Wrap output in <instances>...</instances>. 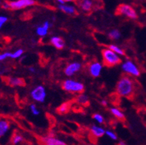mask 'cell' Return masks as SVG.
<instances>
[{
    "label": "cell",
    "mask_w": 146,
    "mask_h": 145,
    "mask_svg": "<svg viewBox=\"0 0 146 145\" xmlns=\"http://www.w3.org/2000/svg\"><path fill=\"white\" fill-rule=\"evenodd\" d=\"M135 90L134 81L128 75H123L117 81L116 92L121 97L128 98L133 95Z\"/></svg>",
    "instance_id": "6da1fadb"
},
{
    "label": "cell",
    "mask_w": 146,
    "mask_h": 145,
    "mask_svg": "<svg viewBox=\"0 0 146 145\" xmlns=\"http://www.w3.org/2000/svg\"><path fill=\"white\" fill-rule=\"evenodd\" d=\"M62 87L65 91L70 93L80 94L85 90V85L82 82L74 79H67L62 81Z\"/></svg>",
    "instance_id": "7a4b0ae2"
},
{
    "label": "cell",
    "mask_w": 146,
    "mask_h": 145,
    "mask_svg": "<svg viewBox=\"0 0 146 145\" xmlns=\"http://www.w3.org/2000/svg\"><path fill=\"white\" fill-rule=\"evenodd\" d=\"M102 56L104 64H106V66H116L117 64H120L122 62L121 57L119 56H118L117 53H115L108 48L102 49Z\"/></svg>",
    "instance_id": "3957f363"
},
{
    "label": "cell",
    "mask_w": 146,
    "mask_h": 145,
    "mask_svg": "<svg viewBox=\"0 0 146 145\" xmlns=\"http://www.w3.org/2000/svg\"><path fill=\"white\" fill-rule=\"evenodd\" d=\"M121 69L126 75L133 76V77H139L141 74L139 67L137 66L133 60L131 59H125L121 64Z\"/></svg>",
    "instance_id": "277c9868"
},
{
    "label": "cell",
    "mask_w": 146,
    "mask_h": 145,
    "mask_svg": "<svg viewBox=\"0 0 146 145\" xmlns=\"http://www.w3.org/2000/svg\"><path fill=\"white\" fill-rule=\"evenodd\" d=\"M35 3L36 2L34 0H15V1L4 2L2 7L4 9L21 10L34 5Z\"/></svg>",
    "instance_id": "5b68a950"
},
{
    "label": "cell",
    "mask_w": 146,
    "mask_h": 145,
    "mask_svg": "<svg viewBox=\"0 0 146 145\" xmlns=\"http://www.w3.org/2000/svg\"><path fill=\"white\" fill-rule=\"evenodd\" d=\"M30 96L35 102L44 103L47 98V90L45 87L42 85H36L31 90Z\"/></svg>",
    "instance_id": "8992f818"
},
{
    "label": "cell",
    "mask_w": 146,
    "mask_h": 145,
    "mask_svg": "<svg viewBox=\"0 0 146 145\" xmlns=\"http://www.w3.org/2000/svg\"><path fill=\"white\" fill-rule=\"evenodd\" d=\"M117 12L119 15L130 19H137L138 17L136 10L128 4H121L118 6Z\"/></svg>",
    "instance_id": "52a82bcc"
},
{
    "label": "cell",
    "mask_w": 146,
    "mask_h": 145,
    "mask_svg": "<svg viewBox=\"0 0 146 145\" xmlns=\"http://www.w3.org/2000/svg\"><path fill=\"white\" fill-rule=\"evenodd\" d=\"M82 68V64L80 61H73L68 63L64 69V73L66 76L70 78L80 72Z\"/></svg>",
    "instance_id": "ba28073f"
},
{
    "label": "cell",
    "mask_w": 146,
    "mask_h": 145,
    "mask_svg": "<svg viewBox=\"0 0 146 145\" xmlns=\"http://www.w3.org/2000/svg\"><path fill=\"white\" fill-rule=\"evenodd\" d=\"M102 70H103V64L99 61H94L91 62L88 68L89 74L94 78L99 77L101 75Z\"/></svg>",
    "instance_id": "9c48e42d"
},
{
    "label": "cell",
    "mask_w": 146,
    "mask_h": 145,
    "mask_svg": "<svg viewBox=\"0 0 146 145\" xmlns=\"http://www.w3.org/2000/svg\"><path fill=\"white\" fill-rule=\"evenodd\" d=\"M51 23L50 21L46 20L43 22L42 24H39L36 28V33L39 37H45L48 34L49 29L51 28Z\"/></svg>",
    "instance_id": "30bf717a"
},
{
    "label": "cell",
    "mask_w": 146,
    "mask_h": 145,
    "mask_svg": "<svg viewBox=\"0 0 146 145\" xmlns=\"http://www.w3.org/2000/svg\"><path fill=\"white\" fill-rule=\"evenodd\" d=\"M42 142L44 144H55V145H66V144L63 142L62 140H60L59 138H56L54 134H50L45 136L44 137H42L41 138Z\"/></svg>",
    "instance_id": "8fae6325"
},
{
    "label": "cell",
    "mask_w": 146,
    "mask_h": 145,
    "mask_svg": "<svg viewBox=\"0 0 146 145\" xmlns=\"http://www.w3.org/2000/svg\"><path fill=\"white\" fill-rule=\"evenodd\" d=\"M90 132L95 138H101L106 134V129L100 125L92 124L90 127Z\"/></svg>",
    "instance_id": "7c38bea8"
},
{
    "label": "cell",
    "mask_w": 146,
    "mask_h": 145,
    "mask_svg": "<svg viewBox=\"0 0 146 145\" xmlns=\"http://www.w3.org/2000/svg\"><path fill=\"white\" fill-rule=\"evenodd\" d=\"M57 8L63 13L68 15H74L76 13V7L73 5H70V4L65 3L63 4V5L57 4Z\"/></svg>",
    "instance_id": "4fadbf2b"
},
{
    "label": "cell",
    "mask_w": 146,
    "mask_h": 145,
    "mask_svg": "<svg viewBox=\"0 0 146 145\" xmlns=\"http://www.w3.org/2000/svg\"><path fill=\"white\" fill-rule=\"evenodd\" d=\"M50 43L56 49L62 50L65 48V43L64 39L61 36H53L50 38Z\"/></svg>",
    "instance_id": "5bb4252c"
},
{
    "label": "cell",
    "mask_w": 146,
    "mask_h": 145,
    "mask_svg": "<svg viewBox=\"0 0 146 145\" xmlns=\"http://www.w3.org/2000/svg\"><path fill=\"white\" fill-rule=\"evenodd\" d=\"M11 123L5 119H0V138H2L9 132Z\"/></svg>",
    "instance_id": "9a60e30c"
},
{
    "label": "cell",
    "mask_w": 146,
    "mask_h": 145,
    "mask_svg": "<svg viewBox=\"0 0 146 145\" xmlns=\"http://www.w3.org/2000/svg\"><path fill=\"white\" fill-rule=\"evenodd\" d=\"M80 9L84 12H89L91 11L94 6V2L91 0H82L78 3Z\"/></svg>",
    "instance_id": "2e32d148"
},
{
    "label": "cell",
    "mask_w": 146,
    "mask_h": 145,
    "mask_svg": "<svg viewBox=\"0 0 146 145\" xmlns=\"http://www.w3.org/2000/svg\"><path fill=\"white\" fill-rule=\"evenodd\" d=\"M7 83L11 87H22L25 85V81L22 78L12 76L7 79Z\"/></svg>",
    "instance_id": "e0dca14e"
},
{
    "label": "cell",
    "mask_w": 146,
    "mask_h": 145,
    "mask_svg": "<svg viewBox=\"0 0 146 145\" xmlns=\"http://www.w3.org/2000/svg\"><path fill=\"white\" fill-rule=\"evenodd\" d=\"M110 112L115 118H117V119L123 120L125 117L123 111L121 110L119 108H118V107H111L110 108Z\"/></svg>",
    "instance_id": "ac0fdd59"
},
{
    "label": "cell",
    "mask_w": 146,
    "mask_h": 145,
    "mask_svg": "<svg viewBox=\"0 0 146 145\" xmlns=\"http://www.w3.org/2000/svg\"><path fill=\"white\" fill-rule=\"evenodd\" d=\"M75 101L78 105H86L89 102V97L88 95L82 93L78 94V96L75 99Z\"/></svg>",
    "instance_id": "d6986e66"
},
{
    "label": "cell",
    "mask_w": 146,
    "mask_h": 145,
    "mask_svg": "<svg viewBox=\"0 0 146 145\" xmlns=\"http://www.w3.org/2000/svg\"><path fill=\"white\" fill-rule=\"evenodd\" d=\"M108 48H109L110 50H112L113 52H114L115 53H117V55L119 56H125V54L123 48L118 46V45H117V44H109V45L108 46Z\"/></svg>",
    "instance_id": "ffe728a7"
},
{
    "label": "cell",
    "mask_w": 146,
    "mask_h": 145,
    "mask_svg": "<svg viewBox=\"0 0 146 145\" xmlns=\"http://www.w3.org/2000/svg\"><path fill=\"white\" fill-rule=\"evenodd\" d=\"M108 36L109 39H111V40L117 41L121 38L122 33H121V32L119 31L118 29H113L111 30L108 32Z\"/></svg>",
    "instance_id": "44dd1931"
},
{
    "label": "cell",
    "mask_w": 146,
    "mask_h": 145,
    "mask_svg": "<svg viewBox=\"0 0 146 145\" xmlns=\"http://www.w3.org/2000/svg\"><path fill=\"white\" fill-rule=\"evenodd\" d=\"M70 109V102H64L62 103L60 106L58 107L57 111L59 113L65 114L68 112Z\"/></svg>",
    "instance_id": "7402d4cb"
},
{
    "label": "cell",
    "mask_w": 146,
    "mask_h": 145,
    "mask_svg": "<svg viewBox=\"0 0 146 145\" xmlns=\"http://www.w3.org/2000/svg\"><path fill=\"white\" fill-rule=\"evenodd\" d=\"M93 119L96 121V123L99 124H102L105 122V118L102 116V114L99 113H95L93 115Z\"/></svg>",
    "instance_id": "603a6c76"
},
{
    "label": "cell",
    "mask_w": 146,
    "mask_h": 145,
    "mask_svg": "<svg viewBox=\"0 0 146 145\" xmlns=\"http://www.w3.org/2000/svg\"><path fill=\"white\" fill-rule=\"evenodd\" d=\"M24 54V50L22 49V48H19V49H17V50H15L14 52L11 53V59H19L23 56Z\"/></svg>",
    "instance_id": "cb8c5ba5"
},
{
    "label": "cell",
    "mask_w": 146,
    "mask_h": 145,
    "mask_svg": "<svg viewBox=\"0 0 146 145\" xmlns=\"http://www.w3.org/2000/svg\"><path fill=\"white\" fill-rule=\"evenodd\" d=\"M29 110L31 113L34 116H38L40 115V110L37 107L35 104H31L29 106Z\"/></svg>",
    "instance_id": "d4e9b609"
},
{
    "label": "cell",
    "mask_w": 146,
    "mask_h": 145,
    "mask_svg": "<svg viewBox=\"0 0 146 145\" xmlns=\"http://www.w3.org/2000/svg\"><path fill=\"white\" fill-rule=\"evenodd\" d=\"M105 135L112 141H117L118 140V136H117V133L111 130H106V134Z\"/></svg>",
    "instance_id": "484cf974"
},
{
    "label": "cell",
    "mask_w": 146,
    "mask_h": 145,
    "mask_svg": "<svg viewBox=\"0 0 146 145\" xmlns=\"http://www.w3.org/2000/svg\"><path fill=\"white\" fill-rule=\"evenodd\" d=\"M23 141V137H22V135L20 134H15L14 136L12 137V143L13 145H17L19 144H20L21 142Z\"/></svg>",
    "instance_id": "4316f807"
},
{
    "label": "cell",
    "mask_w": 146,
    "mask_h": 145,
    "mask_svg": "<svg viewBox=\"0 0 146 145\" xmlns=\"http://www.w3.org/2000/svg\"><path fill=\"white\" fill-rule=\"evenodd\" d=\"M11 52H4L0 53V62L6 60L8 58H11Z\"/></svg>",
    "instance_id": "83f0119b"
},
{
    "label": "cell",
    "mask_w": 146,
    "mask_h": 145,
    "mask_svg": "<svg viewBox=\"0 0 146 145\" xmlns=\"http://www.w3.org/2000/svg\"><path fill=\"white\" fill-rule=\"evenodd\" d=\"M7 20H8V18L6 16H0V30L2 29L3 25L7 22Z\"/></svg>",
    "instance_id": "f1b7e54d"
},
{
    "label": "cell",
    "mask_w": 146,
    "mask_h": 145,
    "mask_svg": "<svg viewBox=\"0 0 146 145\" xmlns=\"http://www.w3.org/2000/svg\"><path fill=\"white\" fill-rule=\"evenodd\" d=\"M28 70H29V72L31 73H36V68H34V67H30V68H28Z\"/></svg>",
    "instance_id": "f546056e"
},
{
    "label": "cell",
    "mask_w": 146,
    "mask_h": 145,
    "mask_svg": "<svg viewBox=\"0 0 146 145\" xmlns=\"http://www.w3.org/2000/svg\"><path fill=\"white\" fill-rule=\"evenodd\" d=\"M101 104H102V105H103V106L106 107L108 105V101L106 99H102V101H101Z\"/></svg>",
    "instance_id": "4dcf8cb0"
},
{
    "label": "cell",
    "mask_w": 146,
    "mask_h": 145,
    "mask_svg": "<svg viewBox=\"0 0 146 145\" xmlns=\"http://www.w3.org/2000/svg\"><path fill=\"white\" fill-rule=\"evenodd\" d=\"M118 145H127V144H126L124 141H122V140H120V141H119Z\"/></svg>",
    "instance_id": "1f68e13d"
},
{
    "label": "cell",
    "mask_w": 146,
    "mask_h": 145,
    "mask_svg": "<svg viewBox=\"0 0 146 145\" xmlns=\"http://www.w3.org/2000/svg\"><path fill=\"white\" fill-rule=\"evenodd\" d=\"M88 145H97V144H90Z\"/></svg>",
    "instance_id": "d6a6232c"
},
{
    "label": "cell",
    "mask_w": 146,
    "mask_h": 145,
    "mask_svg": "<svg viewBox=\"0 0 146 145\" xmlns=\"http://www.w3.org/2000/svg\"><path fill=\"white\" fill-rule=\"evenodd\" d=\"M46 145H55V144H46Z\"/></svg>",
    "instance_id": "836d02e7"
}]
</instances>
